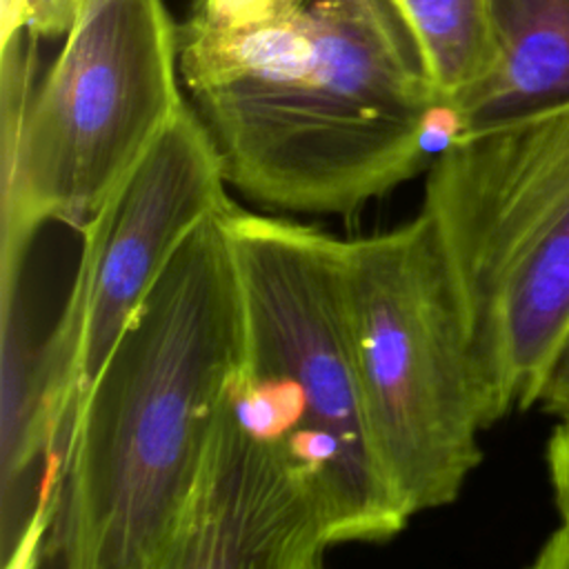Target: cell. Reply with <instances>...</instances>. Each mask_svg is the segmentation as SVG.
<instances>
[{
    "label": "cell",
    "mask_w": 569,
    "mask_h": 569,
    "mask_svg": "<svg viewBox=\"0 0 569 569\" xmlns=\"http://www.w3.org/2000/svg\"><path fill=\"white\" fill-rule=\"evenodd\" d=\"M178 60L224 182L273 213L351 216L460 133L400 0H193Z\"/></svg>",
    "instance_id": "6da1fadb"
},
{
    "label": "cell",
    "mask_w": 569,
    "mask_h": 569,
    "mask_svg": "<svg viewBox=\"0 0 569 569\" xmlns=\"http://www.w3.org/2000/svg\"><path fill=\"white\" fill-rule=\"evenodd\" d=\"M227 202L178 244L82 400L36 567L162 569L242 353Z\"/></svg>",
    "instance_id": "7a4b0ae2"
},
{
    "label": "cell",
    "mask_w": 569,
    "mask_h": 569,
    "mask_svg": "<svg viewBox=\"0 0 569 569\" xmlns=\"http://www.w3.org/2000/svg\"><path fill=\"white\" fill-rule=\"evenodd\" d=\"M222 220L242 320L233 405L311 471L336 545L391 540L411 516L382 465L362 396L342 238L233 200Z\"/></svg>",
    "instance_id": "3957f363"
},
{
    "label": "cell",
    "mask_w": 569,
    "mask_h": 569,
    "mask_svg": "<svg viewBox=\"0 0 569 569\" xmlns=\"http://www.w3.org/2000/svg\"><path fill=\"white\" fill-rule=\"evenodd\" d=\"M38 76V36H2V269L49 222L76 231L184 107L164 0H82Z\"/></svg>",
    "instance_id": "277c9868"
},
{
    "label": "cell",
    "mask_w": 569,
    "mask_h": 569,
    "mask_svg": "<svg viewBox=\"0 0 569 569\" xmlns=\"http://www.w3.org/2000/svg\"><path fill=\"white\" fill-rule=\"evenodd\" d=\"M487 425L536 405L569 327V107L453 136L425 180Z\"/></svg>",
    "instance_id": "5b68a950"
},
{
    "label": "cell",
    "mask_w": 569,
    "mask_h": 569,
    "mask_svg": "<svg viewBox=\"0 0 569 569\" xmlns=\"http://www.w3.org/2000/svg\"><path fill=\"white\" fill-rule=\"evenodd\" d=\"M362 396L382 465L409 516L451 505L487 429L467 316L427 211L342 240Z\"/></svg>",
    "instance_id": "8992f818"
},
{
    "label": "cell",
    "mask_w": 569,
    "mask_h": 569,
    "mask_svg": "<svg viewBox=\"0 0 569 569\" xmlns=\"http://www.w3.org/2000/svg\"><path fill=\"white\" fill-rule=\"evenodd\" d=\"M211 140L189 102L78 229L80 258L60 318L40 345L42 516L76 416L120 333L187 233L227 196Z\"/></svg>",
    "instance_id": "52a82bcc"
},
{
    "label": "cell",
    "mask_w": 569,
    "mask_h": 569,
    "mask_svg": "<svg viewBox=\"0 0 569 569\" xmlns=\"http://www.w3.org/2000/svg\"><path fill=\"white\" fill-rule=\"evenodd\" d=\"M331 547L316 478L227 385L162 569H313Z\"/></svg>",
    "instance_id": "ba28073f"
},
{
    "label": "cell",
    "mask_w": 569,
    "mask_h": 569,
    "mask_svg": "<svg viewBox=\"0 0 569 569\" xmlns=\"http://www.w3.org/2000/svg\"><path fill=\"white\" fill-rule=\"evenodd\" d=\"M493 71L451 107L462 133L569 107V0H487Z\"/></svg>",
    "instance_id": "9c48e42d"
},
{
    "label": "cell",
    "mask_w": 569,
    "mask_h": 569,
    "mask_svg": "<svg viewBox=\"0 0 569 569\" xmlns=\"http://www.w3.org/2000/svg\"><path fill=\"white\" fill-rule=\"evenodd\" d=\"M400 2L445 102H458L493 71L498 44L487 0Z\"/></svg>",
    "instance_id": "30bf717a"
},
{
    "label": "cell",
    "mask_w": 569,
    "mask_h": 569,
    "mask_svg": "<svg viewBox=\"0 0 569 569\" xmlns=\"http://www.w3.org/2000/svg\"><path fill=\"white\" fill-rule=\"evenodd\" d=\"M547 467L558 509V527L536 553V569H569V416L560 418L547 442Z\"/></svg>",
    "instance_id": "8fae6325"
},
{
    "label": "cell",
    "mask_w": 569,
    "mask_h": 569,
    "mask_svg": "<svg viewBox=\"0 0 569 569\" xmlns=\"http://www.w3.org/2000/svg\"><path fill=\"white\" fill-rule=\"evenodd\" d=\"M536 405L558 418L569 416V327L556 347L538 389Z\"/></svg>",
    "instance_id": "7c38bea8"
},
{
    "label": "cell",
    "mask_w": 569,
    "mask_h": 569,
    "mask_svg": "<svg viewBox=\"0 0 569 569\" xmlns=\"http://www.w3.org/2000/svg\"><path fill=\"white\" fill-rule=\"evenodd\" d=\"M82 0H27V22L38 38H62Z\"/></svg>",
    "instance_id": "4fadbf2b"
}]
</instances>
